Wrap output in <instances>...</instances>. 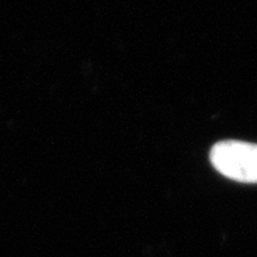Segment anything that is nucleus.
Instances as JSON below:
<instances>
[{
  "label": "nucleus",
  "instance_id": "obj_1",
  "mask_svg": "<svg viewBox=\"0 0 257 257\" xmlns=\"http://www.w3.org/2000/svg\"><path fill=\"white\" fill-rule=\"evenodd\" d=\"M210 162L220 175L237 183L257 184V145L222 141L213 146Z\"/></svg>",
  "mask_w": 257,
  "mask_h": 257
}]
</instances>
